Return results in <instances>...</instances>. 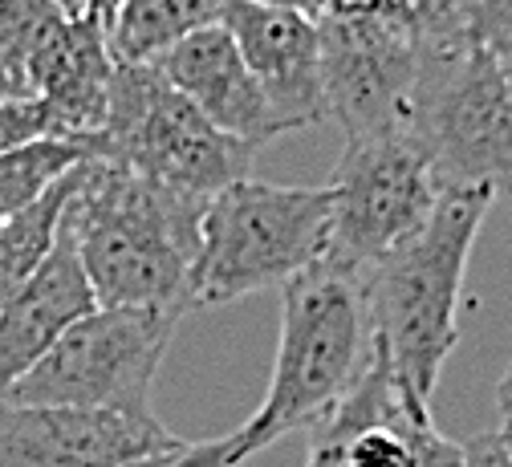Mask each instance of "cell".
Returning <instances> with one entry per match:
<instances>
[{
    "instance_id": "obj_25",
    "label": "cell",
    "mask_w": 512,
    "mask_h": 467,
    "mask_svg": "<svg viewBox=\"0 0 512 467\" xmlns=\"http://www.w3.org/2000/svg\"><path fill=\"white\" fill-rule=\"evenodd\" d=\"M256 5H277V9H293V13H305L313 21H322L330 13V0H256Z\"/></svg>"
},
{
    "instance_id": "obj_6",
    "label": "cell",
    "mask_w": 512,
    "mask_h": 467,
    "mask_svg": "<svg viewBox=\"0 0 512 467\" xmlns=\"http://www.w3.org/2000/svg\"><path fill=\"white\" fill-rule=\"evenodd\" d=\"M98 143L102 159L204 199L248 179L252 163V147L224 135L196 102L167 82L155 61L114 65Z\"/></svg>"
},
{
    "instance_id": "obj_19",
    "label": "cell",
    "mask_w": 512,
    "mask_h": 467,
    "mask_svg": "<svg viewBox=\"0 0 512 467\" xmlns=\"http://www.w3.org/2000/svg\"><path fill=\"white\" fill-rule=\"evenodd\" d=\"M66 17L49 0H0V78L25 94V70L49 29Z\"/></svg>"
},
{
    "instance_id": "obj_22",
    "label": "cell",
    "mask_w": 512,
    "mask_h": 467,
    "mask_svg": "<svg viewBox=\"0 0 512 467\" xmlns=\"http://www.w3.org/2000/svg\"><path fill=\"white\" fill-rule=\"evenodd\" d=\"M460 467H512V451L504 447L500 431H480L464 443Z\"/></svg>"
},
{
    "instance_id": "obj_12",
    "label": "cell",
    "mask_w": 512,
    "mask_h": 467,
    "mask_svg": "<svg viewBox=\"0 0 512 467\" xmlns=\"http://www.w3.org/2000/svg\"><path fill=\"white\" fill-rule=\"evenodd\" d=\"M220 25L240 45L248 70L269 94L285 130L326 122V78H322V33L317 21L293 9L228 0Z\"/></svg>"
},
{
    "instance_id": "obj_11",
    "label": "cell",
    "mask_w": 512,
    "mask_h": 467,
    "mask_svg": "<svg viewBox=\"0 0 512 467\" xmlns=\"http://www.w3.org/2000/svg\"><path fill=\"white\" fill-rule=\"evenodd\" d=\"M175 443L159 419L98 407L0 403V467H122Z\"/></svg>"
},
{
    "instance_id": "obj_7",
    "label": "cell",
    "mask_w": 512,
    "mask_h": 467,
    "mask_svg": "<svg viewBox=\"0 0 512 467\" xmlns=\"http://www.w3.org/2000/svg\"><path fill=\"white\" fill-rule=\"evenodd\" d=\"M183 313L94 309L9 390L17 407H98L155 419L151 390Z\"/></svg>"
},
{
    "instance_id": "obj_13",
    "label": "cell",
    "mask_w": 512,
    "mask_h": 467,
    "mask_svg": "<svg viewBox=\"0 0 512 467\" xmlns=\"http://www.w3.org/2000/svg\"><path fill=\"white\" fill-rule=\"evenodd\" d=\"M155 65L179 94H187L224 135L240 139L244 147L256 151L285 135L281 114L273 110L269 94L248 70L240 45L220 21L175 41L163 57H155Z\"/></svg>"
},
{
    "instance_id": "obj_20",
    "label": "cell",
    "mask_w": 512,
    "mask_h": 467,
    "mask_svg": "<svg viewBox=\"0 0 512 467\" xmlns=\"http://www.w3.org/2000/svg\"><path fill=\"white\" fill-rule=\"evenodd\" d=\"M45 135H66L57 114L41 98H5L0 102V155H9L21 143L45 139Z\"/></svg>"
},
{
    "instance_id": "obj_23",
    "label": "cell",
    "mask_w": 512,
    "mask_h": 467,
    "mask_svg": "<svg viewBox=\"0 0 512 467\" xmlns=\"http://www.w3.org/2000/svg\"><path fill=\"white\" fill-rule=\"evenodd\" d=\"M476 21L488 45L512 41V0H476Z\"/></svg>"
},
{
    "instance_id": "obj_28",
    "label": "cell",
    "mask_w": 512,
    "mask_h": 467,
    "mask_svg": "<svg viewBox=\"0 0 512 467\" xmlns=\"http://www.w3.org/2000/svg\"><path fill=\"white\" fill-rule=\"evenodd\" d=\"M53 9H61L66 17H82V0H49Z\"/></svg>"
},
{
    "instance_id": "obj_15",
    "label": "cell",
    "mask_w": 512,
    "mask_h": 467,
    "mask_svg": "<svg viewBox=\"0 0 512 467\" xmlns=\"http://www.w3.org/2000/svg\"><path fill=\"white\" fill-rule=\"evenodd\" d=\"M114 78L110 37L86 17H61L25 70V98H41L66 135H98Z\"/></svg>"
},
{
    "instance_id": "obj_31",
    "label": "cell",
    "mask_w": 512,
    "mask_h": 467,
    "mask_svg": "<svg viewBox=\"0 0 512 467\" xmlns=\"http://www.w3.org/2000/svg\"><path fill=\"white\" fill-rule=\"evenodd\" d=\"M0 82H5V78H0ZM21 98H25V94H21Z\"/></svg>"
},
{
    "instance_id": "obj_2",
    "label": "cell",
    "mask_w": 512,
    "mask_h": 467,
    "mask_svg": "<svg viewBox=\"0 0 512 467\" xmlns=\"http://www.w3.org/2000/svg\"><path fill=\"white\" fill-rule=\"evenodd\" d=\"M366 277L370 273L317 260L281 289V338L269 394L256 415L228 435L232 467L289 431L317 427L354 390L374 350Z\"/></svg>"
},
{
    "instance_id": "obj_29",
    "label": "cell",
    "mask_w": 512,
    "mask_h": 467,
    "mask_svg": "<svg viewBox=\"0 0 512 467\" xmlns=\"http://www.w3.org/2000/svg\"><path fill=\"white\" fill-rule=\"evenodd\" d=\"M500 439H504V447L512 451V419H504V423H500Z\"/></svg>"
},
{
    "instance_id": "obj_26",
    "label": "cell",
    "mask_w": 512,
    "mask_h": 467,
    "mask_svg": "<svg viewBox=\"0 0 512 467\" xmlns=\"http://www.w3.org/2000/svg\"><path fill=\"white\" fill-rule=\"evenodd\" d=\"M496 407H500L504 419H512V362H508V370L496 382Z\"/></svg>"
},
{
    "instance_id": "obj_18",
    "label": "cell",
    "mask_w": 512,
    "mask_h": 467,
    "mask_svg": "<svg viewBox=\"0 0 512 467\" xmlns=\"http://www.w3.org/2000/svg\"><path fill=\"white\" fill-rule=\"evenodd\" d=\"M82 167L61 179L49 195H41L37 204L9 216L5 228H0V309H5L33 281V273L41 269V264L49 260V252L57 244V232H61V216H66L70 199L78 191Z\"/></svg>"
},
{
    "instance_id": "obj_27",
    "label": "cell",
    "mask_w": 512,
    "mask_h": 467,
    "mask_svg": "<svg viewBox=\"0 0 512 467\" xmlns=\"http://www.w3.org/2000/svg\"><path fill=\"white\" fill-rule=\"evenodd\" d=\"M492 49H496V57H500V70H504V82H508V98H512V41L492 45Z\"/></svg>"
},
{
    "instance_id": "obj_21",
    "label": "cell",
    "mask_w": 512,
    "mask_h": 467,
    "mask_svg": "<svg viewBox=\"0 0 512 467\" xmlns=\"http://www.w3.org/2000/svg\"><path fill=\"white\" fill-rule=\"evenodd\" d=\"M228 451H232V439H179L175 447L167 451H155V455H143V459H131L122 467H232L228 463Z\"/></svg>"
},
{
    "instance_id": "obj_5",
    "label": "cell",
    "mask_w": 512,
    "mask_h": 467,
    "mask_svg": "<svg viewBox=\"0 0 512 467\" xmlns=\"http://www.w3.org/2000/svg\"><path fill=\"white\" fill-rule=\"evenodd\" d=\"M411 139L447 187L512 195V98L484 37L423 49L411 102Z\"/></svg>"
},
{
    "instance_id": "obj_17",
    "label": "cell",
    "mask_w": 512,
    "mask_h": 467,
    "mask_svg": "<svg viewBox=\"0 0 512 467\" xmlns=\"http://www.w3.org/2000/svg\"><path fill=\"white\" fill-rule=\"evenodd\" d=\"M90 159H102L98 135H45L0 155V220L37 204L41 195H49L61 179L74 175Z\"/></svg>"
},
{
    "instance_id": "obj_24",
    "label": "cell",
    "mask_w": 512,
    "mask_h": 467,
    "mask_svg": "<svg viewBox=\"0 0 512 467\" xmlns=\"http://www.w3.org/2000/svg\"><path fill=\"white\" fill-rule=\"evenodd\" d=\"M122 5H126V0H82V17L94 21V25L110 37V33H114V21H118V13H122Z\"/></svg>"
},
{
    "instance_id": "obj_4",
    "label": "cell",
    "mask_w": 512,
    "mask_h": 467,
    "mask_svg": "<svg viewBox=\"0 0 512 467\" xmlns=\"http://www.w3.org/2000/svg\"><path fill=\"white\" fill-rule=\"evenodd\" d=\"M338 195L322 187H289L240 179L208 199L200 256L191 269V309H216L240 297L285 289L330 248Z\"/></svg>"
},
{
    "instance_id": "obj_16",
    "label": "cell",
    "mask_w": 512,
    "mask_h": 467,
    "mask_svg": "<svg viewBox=\"0 0 512 467\" xmlns=\"http://www.w3.org/2000/svg\"><path fill=\"white\" fill-rule=\"evenodd\" d=\"M224 5L228 0H126L110 33V57L114 65L155 61L187 33L216 25Z\"/></svg>"
},
{
    "instance_id": "obj_8",
    "label": "cell",
    "mask_w": 512,
    "mask_h": 467,
    "mask_svg": "<svg viewBox=\"0 0 512 467\" xmlns=\"http://www.w3.org/2000/svg\"><path fill=\"white\" fill-rule=\"evenodd\" d=\"M330 187L338 204L322 260L354 273H370L391 252L407 248L431 224L443 195V183L411 130L346 143Z\"/></svg>"
},
{
    "instance_id": "obj_30",
    "label": "cell",
    "mask_w": 512,
    "mask_h": 467,
    "mask_svg": "<svg viewBox=\"0 0 512 467\" xmlns=\"http://www.w3.org/2000/svg\"><path fill=\"white\" fill-rule=\"evenodd\" d=\"M0 228H5V220H0Z\"/></svg>"
},
{
    "instance_id": "obj_3",
    "label": "cell",
    "mask_w": 512,
    "mask_h": 467,
    "mask_svg": "<svg viewBox=\"0 0 512 467\" xmlns=\"http://www.w3.org/2000/svg\"><path fill=\"white\" fill-rule=\"evenodd\" d=\"M492 199L488 187H447L431 224L366 277L374 342L423 403H431L443 362L460 342L464 273Z\"/></svg>"
},
{
    "instance_id": "obj_10",
    "label": "cell",
    "mask_w": 512,
    "mask_h": 467,
    "mask_svg": "<svg viewBox=\"0 0 512 467\" xmlns=\"http://www.w3.org/2000/svg\"><path fill=\"white\" fill-rule=\"evenodd\" d=\"M317 33H322L326 110L342 126L346 143L407 130L423 49L378 17L326 13L317 21Z\"/></svg>"
},
{
    "instance_id": "obj_1",
    "label": "cell",
    "mask_w": 512,
    "mask_h": 467,
    "mask_svg": "<svg viewBox=\"0 0 512 467\" xmlns=\"http://www.w3.org/2000/svg\"><path fill=\"white\" fill-rule=\"evenodd\" d=\"M204 212V195L151 183L110 159H90L66 208V228L98 309L191 313Z\"/></svg>"
},
{
    "instance_id": "obj_9",
    "label": "cell",
    "mask_w": 512,
    "mask_h": 467,
    "mask_svg": "<svg viewBox=\"0 0 512 467\" xmlns=\"http://www.w3.org/2000/svg\"><path fill=\"white\" fill-rule=\"evenodd\" d=\"M464 443L439 435L374 342L366 370L342 403L309 427L305 467H460Z\"/></svg>"
},
{
    "instance_id": "obj_14",
    "label": "cell",
    "mask_w": 512,
    "mask_h": 467,
    "mask_svg": "<svg viewBox=\"0 0 512 467\" xmlns=\"http://www.w3.org/2000/svg\"><path fill=\"white\" fill-rule=\"evenodd\" d=\"M94 289L82 269V256L74 244V232L66 228L61 216L57 244L49 260L33 273V281L0 309V403L9 398V390L57 346V338L74 321L94 313Z\"/></svg>"
}]
</instances>
